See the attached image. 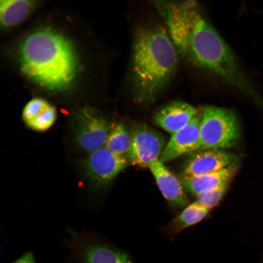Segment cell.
<instances>
[{
    "instance_id": "obj_1",
    "label": "cell",
    "mask_w": 263,
    "mask_h": 263,
    "mask_svg": "<svg viewBox=\"0 0 263 263\" xmlns=\"http://www.w3.org/2000/svg\"><path fill=\"white\" fill-rule=\"evenodd\" d=\"M166 23L178 53L258 103L262 98L246 76L232 51L196 1H184L168 14Z\"/></svg>"
},
{
    "instance_id": "obj_2",
    "label": "cell",
    "mask_w": 263,
    "mask_h": 263,
    "mask_svg": "<svg viewBox=\"0 0 263 263\" xmlns=\"http://www.w3.org/2000/svg\"><path fill=\"white\" fill-rule=\"evenodd\" d=\"M178 54L168 31L161 26L144 25L136 30L131 70L137 101L148 103L159 95L175 71Z\"/></svg>"
},
{
    "instance_id": "obj_3",
    "label": "cell",
    "mask_w": 263,
    "mask_h": 263,
    "mask_svg": "<svg viewBox=\"0 0 263 263\" xmlns=\"http://www.w3.org/2000/svg\"><path fill=\"white\" fill-rule=\"evenodd\" d=\"M19 60L24 74L39 85L62 91L74 81L78 61L69 40L49 28L36 30L21 42Z\"/></svg>"
},
{
    "instance_id": "obj_4",
    "label": "cell",
    "mask_w": 263,
    "mask_h": 263,
    "mask_svg": "<svg viewBox=\"0 0 263 263\" xmlns=\"http://www.w3.org/2000/svg\"><path fill=\"white\" fill-rule=\"evenodd\" d=\"M199 150H224L236 145L240 137L237 117L225 108L207 106L201 109Z\"/></svg>"
},
{
    "instance_id": "obj_5",
    "label": "cell",
    "mask_w": 263,
    "mask_h": 263,
    "mask_svg": "<svg viewBox=\"0 0 263 263\" xmlns=\"http://www.w3.org/2000/svg\"><path fill=\"white\" fill-rule=\"evenodd\" d=\"M111 128L101 113L86 107L79 110L74 117V140L80 148L90 153L105 146Z\"/></svg>"
},
{
    "instance_id": "obj_6",
    "label": "cell",
    "mask_w": 263,
    "mask_h": 263,
    "mask_svg": "<svg viewBox=\"0 0 263 263\" xmlns=\"http://www.w3.org/2000/svg\"><path fill=\"white\" fill-rule=\"evenodd\" d=\"M69 245L75 263H133L125 252L87 233L69 230Z\"/></svg>"
},
{
    "instance_id": "obj_7",
    "label": "cell",
    "mask_w": 263,
    "mask_h": 263,
    "mask_svg": "<svg viewBox=\"0 0 263 263\" xmlns=\"http://www.w3.org/2000/svg\"><path fill=\"white\" fill-rule=\"evenodd\" d=\"M129 164L127 157L103 147L89 153L82 168L86 178L98 188L109 185Z\"/></svg>"
},
{
    "instance_id": "obj_8",
    "label": "cell",
    "mask_w": 263,
    "mask_h": 263,
    "mask_svg": "<svg viewBox=\"0 0 263 263\" xmlns=\"http://www.w3.org/2000/svg\"><path fill=\"white\" fill-rule=\"evenodd\" d=\"M131 133V144L128 155L130 164L149 168L160 159L166 145L161 133L144 123L135 125Z\"/></svg>"
},
{
    "instance_id": "obj_9",
    "label": "cell",
    "mask_w": 263,
    "mask_h": 263,
    "mask_svg": "<svg viewBox=\"0 0 263 263\" xmlns=\"http://www.w3.org/2000/svg\"><path fill=\"white\" fill-rule=\"evenodd\" d=\"M238 157L224 150H199L192 152L184 166L182 175L196 176L221 170L237 163Z\"/></svg>"
},
{
    "instance_id": "obj_10",
    "label": "cell",
    "mask_w": 263,
    "mask_h": 263,
    "mask_svg": "<svg viewBox=\"0 0 263 263\" xmlns=\"http://www.w3.org/2000/svg\"><path fill=\"white\" fill-rule=\"evenodd\" d=\"M200 112L184 127L171 134L161 155L164 163L199 150Z\"/></svg>"
},
{
    "instance_id": "obj_11",
    "label": "cell",
    "mask_w": 263,
    "mask_h": 263,
    "mask_svg": "<svg viewBox=\"0 0 263 263\" xmlns=\"http://www.w3.org/2000/svg\"><path fill=\"white\" fill-rule=\"evenodd\" d=\"M165 199L174 208L188 205V199L181 180H179L160 159L149 167Z\"/></svg>"
},
{
    "instance_id": "obj_12",
    "label": "cell",
    "mask_w": 263,
    "mask_h": 263,
    "mask_svg": "<svg viewBox=\"0 0 263 263\" xmlns=\"http://www.w3.org/2000/svg\"><path fill=\"white\" fill-rule=\"evenodd\" d=\"M199 113L198 109L191 104L174 101L158 110L153 116V121L172 134L186 126Z\"/></svg>"
},
{
    "instance_id": "obj_13",
    "label": "cell",
    "mask_w": 263,
    "mask_h": 263,
    "mask_svg": "<svg viewBox=\"0 0 263 263\" xmlns=\"http://www.w3.org/2000/svg\"><path fill=\"white\" fill-rule=\"evenodd\" d=\"M237 164L210 173L196 176L181 175L180 180L185 190L197 196L228 185L237 171Z\"/></svg>"
},
{
    "instance_id": "obj_14",
    "label": "cell",
    "mask_w": 263,
    "mask_h": 263,
    "mask_svg": "<svg viewBox=\"0 0 263 263\" xmlns=\"http://www.w3.org/2000/svg\"><path fill=\"white\" fill-rule=\"evenodd\" d=\"M22 114L27 126L37 132L49 129L56 117L55 107L45 99L39 97L29 101L24 107Z\"/></svg>"
},
{
    "instance_id": "obj_15",
    "label": "cell",
    "mask_w": 263,
    "mask_h": 263,
    "mask_svg": "<svg viewBox=\"0 0 263 263\" xmlns=\"http://www.w3.org/2000/svg\"><path fill=\"white\" fill-rule=\"evenodd\" d=\"M209 211V209L196 201L187 205L170 222L167 227V230L170 234H177L201 221Z\"/></svg>"
},
{
    "instance_id": "obj_16",
    "label": "cell",
    "mask_w": 263,
    "mask_h": 263,
    "mask_svg": "<svg viewBox=\"0 0 263 263\" xmlns=\"http://www.w3.org/2000/svg\"><path fill=\"white\" fill-rule=\"evenodd\" d=\"M34 5V1L31 0H1V24L4 27H10L19 24L29 15Z\"/></svg>"
},
{
    "instance_id": "obj_17",
    "label": "cell",
    "mask_w": 263,
    "mask_h": 263,
    "mask_svg": "<svg viewBox=\"0 0 263 263\" xmlns=\"http://www.w3.org/2000/svg\"><path fill=\"white\" fill-rule=\"evenodd\" d=\"M131 144V133L122 122L111 126L105 146L117 154L126 156L129 152Z\"/></svg>"
},
{
    "instance_id": "obj_18",
    "label": "cell",
    "mask_w": 263,
    "mask_h": 263,
    "mask_svg": "<svg viewBox=\"0 0 263 263\" xmlns=\"http://www.w3.org/2000/svg\"><path fill=\"white\" fill-rule=\"evenodd\" d=\"M228 185H224L196 196L197 201L210 209L215 207L226 191Z\"/></svg>"
},
{
    "instance_id": "obj_19",
    "label": "cell",
    "mask_w": 263,
    "mask_h": 263,
    "mask_svg": "<svg viewBox=\"0 0 263 263\" xmlns=\"http://www.w3.org/2000/svg\"><path fill=\"white\" fill-rule=\"evenodd\" d=\"M13 263H36V262L33 253L31 252H27Z\"/></svg>"
}]
</instances>
